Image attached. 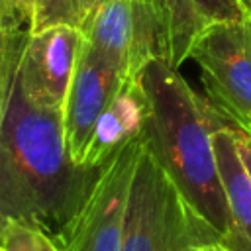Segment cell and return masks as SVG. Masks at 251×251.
Returning <instances> with one entry per match:
<instances>
[{"label":"cell","mask_w":251,"mask_h":251,"mask_svg":"<svg viewBox=\"0 0 251 251\" xmlns=\"http://www.w3.org/2000/svg\"><path fill=\"white\" fill-rule=\"evenodd\" d=\"M100 169L69 157L63 112L27 100L16 65L0 108V220H20L57 237L80 210Z\"/></svg>","instance_id":"obj_1"},{"label":"cell","mask_w":251,"mask_h":251,"mask_svg":"<svg viewBox=\"0 0 251 251\" xmlns=\"http://www.w3.org/2000/svg\"><path fill=\"white\" fill-rule=\"evenodd\" d=\"M135 78L147 96L139 133L145 151L224 241L231 218L212 141L224 118L163 59L147 63Z\"/></svg>","instance_id":"obj_2"},{"label":"cell","mask_w":251,"mask_h":251,"mask_svg":"<svg viewBox=\"0 0 251 251\" xmlns=\"http://www.w3.org/2000/svg\"><path fill=\"white\" fill-rule=\"evenodd\" d=\"M216 239L220 233L184 200L141 143L129 184L122 251H188Z\"/></svg>","instance_id":"obj_3"},{"label":"cell","mask_w":251,"mask_h":251,"mask_svg":"<svg viewBox=\"0 0 251 251\" xmlns=\"http://www.w3.org/2000/svg\"><path fill=\"white\" fill-rule=\"evenodd\" d=\"M192 59L210 106L251 135V16L208 25L192 43Z\"/></svg>","instance_id":"obj_4"},{"label":"cell","mask_w":251,"mask_h":251,"mask_svg":"<svg viewBox=\"0 0 251 251\" xmlns=\"http://www.w3.org/2000/svg\"><path fill=\"white\" fill-rule=\"evenodd\" d=\"M78 29L84 43L126 78H135L153 59L167 63L165 29L153 0H104Z\"/></svg>","instance_id":"obj_5"},{"label":"cell","mask_w":251,"mask_h":251,"mask_svg":"<svg viewBox=\"0 0 251 251\" xmlns=\"http://www.w3.org/2000/svg\"><path fill=\"white\" fill-rule=\"evenodd\" d=\"M139 151L141 139L135 137L100 169L80 210L55 237L61 251H122L129 184Z\"/></svg>","instance_id":"obj_6"},{"label":"cell","mask_w":251,"mask_h":251,"mask_svg":"<svg viewBox=\"0 0 251 251\" xmlns=\"http://www.w3.org/2000/svg\"><path fill=\"white\" fill-rule=\"evenodd\" d=\"M82 33L76 25L57 24L31 31L18 61V82L27 100L51 112H63Z\"/></svg>","instance_id":"obj_7"},{"label":"cell","mask_w":251,"mask_h":251,"mask_svg":"<svg viewBox=\"0 0 251 251\" xmlns=\"http://www.w3.org/2000/svg\"><path fill=\"white\" fill-rule=\"evenodd\" d=\"M126 80L129 78H126L106 59L92 51L82 39V47L63 106L65 145L69 157L76 165H82L98 118L110 106Z\"/></svg>","instance_id":"obj_8"},{"label":"cell","mask_w":251,"mask_h":251,"mask_svg":"<svg viewBox=\"0 0 251 251\" xmlns=\"http://www.w3.org/2000/svg\"><path fill=\"white\" fill-rule=\"evenodd\" d=\"M165 29L167 63L178 69L196 37L212 24L243 20L249 10L241 0H153Z\"/></svg>","instance_id":"obj_9"},{"label":"cell","mask_w":251,"mask_h":251,"mask_svg":"<svg viewBox=\"0 0 251 251\" xmlns=\"http://www.w3.org/2000/svg\"><path fill=\"white\" fill-rule=\"evenodd\" d=\"M145 116L147 96L139 80L129 78L122 84L120 92L98 118L82 165L90 169L104 167L124 145L139 137L145 124Z\"/></svg>","instance_id":"obj_10"},{"label":"cell","mask_w":251,"mask_h":251,"mask_svg":"<svg viewBox=\"0 0 251 251\" xmlns=\"http://www.w3.org/2000/svg\"><path fill=\"white\" fill-rule=\"evenodd\" d=\"M212 141L231 218V231L224 243L233 251H251V176L243 167L233 131L226 120L214 129Z\"/></svg>","instance_id":"obj_11"},{"label":"cell","mask_w":251,"mask_h":251,"mask_svg":"<svg viewBox=\"0 0 251 251\" xmlns=\"http://www.w3.org/2000/svg\"><path fill=\"white\" fill-rule=\"evenodd\" d=\"M0 251H61L51 233L20 220H0Z\"/></svg>","instance_id":"obj_12"},{"label":"cell","mask_w":251,"mask_h":251,"mask_svg":"<svg viewBox=\"0 0 251 251\" xmlns=\"http://www.w3.org/2000/svg\"><path fill=\"white\" fill-rule=\"evenodd\" d=\"M0 10L8 37L31 33L35 0H0Z\"/></svg>","instance_id":"obj_13"},{"label":"cell","mask_w":251,"mask_h":251,"mask_svg":"<svg viewBox=\"0 0 251 251\" xmlns=\"http://www.w3.org/2000/svg\"><path fill=\"white\" fill-rule=\"evenodd\" d=\"M57 24H71L78 27L73 0H35L31 31H39Z\"/></svg>","instance_id":"obj_14"},{"label":"cell","mask_w":251,"mask_h":251,"mask_svg":"<svg viewBox=\"0 0 251 251\" xmlns=\"http://www.w3.org/2000/svg\"><path fill=\"white\" fill-rule=\"evenodd\" d=\"M231 131H233V137H235V145H237V151H239V157L243 161V167L247 171V175L251 176V135L229 126Z\"/></svg>","instance_id":"obj_15"},{"label":"cell","mask_w":251,"mask_h":251,"mask_svg":"<svg viewBox=\"0 0 251 251\" xmlns=\"http://www.w3.org/2000/svg\"><path fill=\"white\" fill-rule=\"evenodd\" d=\"M100 2L104 0H73V6H75V14H76V22L80 24Z\"/></svg>","instance_id":"obj_16"},{"label":"cell","mask_w":251,"mask_h":251,"mask_svg":"<svg viewBox=\"0 0 251 251\" xmlns=\"http://www.w3.org/2000/svg\"><path fill=\"white\" fill-rule=\"evenodd\" d=\"M188 251H233V249H231V247H227L222 239H216V241L196 243V245H192Z\"/></svg>","instance_id":"obj_17"},{"label":"cell","mask_w":251,"mask_h":251,"mask_svg":"<svg viewBox=\"0 0 251 251\" xmlns=\"http://www.w3.org/2000/svg\"><path fill=\"white\" fill-rule=\"evenodd\" d=\"M241 2H243V6H245V8L249 10V14H251V0H241Z\"/></svg>","instance_id":"obj_18"}]
</instances>
